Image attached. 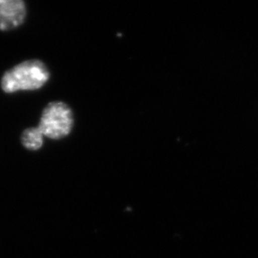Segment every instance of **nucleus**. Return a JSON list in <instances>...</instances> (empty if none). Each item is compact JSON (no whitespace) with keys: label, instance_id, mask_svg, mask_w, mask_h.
Segmentation results:
<instances>
[{"label":"nucleus","instance_id":"nucleus-1","mask_svg":"<svg viewBox=\"0 0 258 258\" xmlns=\"http://www.w3.org/2000/svg\"><path fill=\"white\" fill-rule=\"evenodd\" d=\"M49 79V69L42 60L28 59L7 70L1 78L0 87L6 94L35 91L42 88Z\"/></svg>","mask_w":258,"mask_h":258},{"label":"nucleus","instance_id":"nucleus-2","mask_svg":"<svg viewBox=\"0 0 258 258\" xmlns=\"http://www.w3.org/2000/svg\"><path fill=\"white\" fill-rule=\"evenodd\" d=\"M74 125V115L68 104L60 101L49 102L41 113L37 128L52 140L64 138Z\"/></svg>","mask_w":258,"mask_h":258},{"label":"nucleus","instance_id":"nucleus-3","mask_svg":"<svg viewBox=\"0 0 258 258\" xmlns=\"http://www.w3.org/2000/svg\"><path fill=\"white\" fill-rule=\"evenodd\" d=\"M26 17L24 0H0V31L8 32L19 28Z\"/></svg>","mask_w":258,"mask_h":258},{"label":"nucleus","instance_id":"nucleus-4","mask_svg":"<svg viewBox=\"0 0 258 258\" xmlns=\"http://www.w3.org/2000/svg\"><path fill=\"white\" fill-rule=\"evenodd\" d=\"M21 144L29 150H37L42 147L43 135L37 127L25 129L21 134Z\"/></svg>","mask_w":258,"mask_h":258}]
</instances>
